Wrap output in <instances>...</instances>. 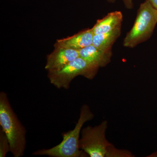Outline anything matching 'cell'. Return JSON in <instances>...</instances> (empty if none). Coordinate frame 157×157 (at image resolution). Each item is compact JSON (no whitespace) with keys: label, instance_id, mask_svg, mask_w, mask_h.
Here are the masks:
<instances>
[{"label":"cell","instance_id":"cell-1","mask_svg":"<svg viewBox=\"0 0 157 157\" xmlns=\"http://www.w3.org/2000/svg\"><path fill=\"white\" fill-rule=\"evenodd\" d=\"M0 126L9 139L12 155L23 156L26 147L27 131L11 107L7 94L3 91L0 92Z\"/></svg>","mask_w":157,"mask_h":157},{"label":"cell","instance_id":"cell-2","mask_svg":"<svg viewBox=\"0 0 157 157\" xmlns=\"http://www.w3.org/2000/svg\"><path fill=\"white\" fill-rule=\"evenodd\" d=\"M94 117V115L89 106L83 104L80 109L79 118L76 125L73 130L62 134L63 139L60 143L51 148L38 150L33 152V155L50 157L86 156L87 154L79 149V140L84 124Z\"/></svg>","mask_w":157,"mask_h":157},{"label":"cell","instance_id":"cell-3","mask_svg":"<svg viewBox=\"0 0 157 157\" xmlns=\"http://www.w3.org/2000/svg\"><path fill=\"white\" fill-rule=\"evenodd\" d=\"M157 23V10L149 0L140 4L131 29L124 38L123 45L133 48L149 39Z\"/></svg>","mask_w":157,"mask_h":157},{"label":"cell","instance_id":"cell-4","mask_svg":"<svg viewBox=\"0 0 157 157\" xmlns=\"http://www.w3.org/2000/svg\"><path fill=\"white\" fill-rule=\"evenodd\" d=\"M108 127L107 121L92 127L82 128L79 140V149L90 157H107L113 144L106 137Z\"/></svg>","mask_w":157,"mask_h":157},{"label":"cell","instance_id":"cell-5","mask_svg":"<svg viewBox=\"0 0 157 157\" xmlns=\"http://www.w3.org/2000/svg\"><path fill=\"white\" fill-rule=\"evenodd\" d=\"M99 68L80 57L70 62L59 71L48 72L50 83L57 88L69 89L71 82L77 76H84L88 79L94 78Z\"/></svg>","mask_w":157,"mask_h":157},{"label":"cell","instance_id":"cell-6","mask_svg":"<svg viewBox=\"0 0 157 157\" xmlns=\"http://www.w3.org/2000/svg\"><path fill=\"white\" fill-rule=\"evenodd\" d=\"M55 49L47 57L45 69L48 72L59 71L79 57L78 50L54 45Z\"/></svg>","mask_w":157,"mask_h":157},{"label":"cell","instance_id":"cell-7","mask_svg":"<svg viewBox=\"0 0 157 157\" xmlns=\"http://www.w3.org/2000/svg\"><path fill=\"white\" fill-rule=\"evenodd\" d=\"M94 36L92 29H87L71 36L58 39L55 45L78 51L91 45Z\"/></svg>","mask_w":157,"mask_h":157},{"label":"cell","instance_id":"cell-8","mask_svg":"<svg viewBox=\"0 0 157 157\" xmlns=\"http://www.w3.org/2000/svg\"><path fill=\"white\" fill-rule=\"evenodd\" d=\"M80 57L98 68L104 67L111 62L112 50L104 51L98 49L92 44L78 50Z\"/></svg>","mask_w":157,"mask_h":157},{"label":"cell","instance_id":"cell-9","mask_svg":"<svg viewBox=\"0 0 157 157\" xmlns=\"http://www.w3.org/2000/svg\"><path fill=\"white\" fill-rule=\"evenodd\" d=\"M123 14L121 11L109 12L107 15L97 21L92 28L94 35L111 32L121 26Z\"/></svg>","mask_w":157,"mask_h":157},{"label":"cell","instance_id":"cell-10","mask_svg":"<svg viewBox=\"0 0 157 157\" xmlns=\"http://www.w3.org/2000/svg\"><path fill=\"white\" fill-rule=\"evenodd\" d=\"M121 33V26L118 27L111 32L94 35L92 45L101 50H112L113 45Z\"/></svg>","mask_w":157,"mask_h":157},{"label":"cell","instance_id":"cell-11","mask_svg":"<svg viewBox=\"0 0 157 157\" xmlns=\"http://www.w3.org/2000/svg\"><path fill=\"white\" fill-rule=\"evenodd\" d=\"M10 143L8 137L2 129H0V157H6L10 152Z\"/></svg>","mask_w":157,"mask_h":157},{"label":"cell","instance_id":"cell-12","mask_svg":"<svg viewBox=\"0 0 157 157\" xmlns=\"http://www.w3.org/2000/svg\"><path fill=\"white\" fill-rule=\"evenodd\" d=\"M131 152L126 150L117 148L113 144L109 149L107 157H134Z\"/></svg>","mask_w":157,"mask_h":157},{"label":"cell","instance_id":"cell-13","mask_svg":"<svg viewBox=\"0 0 157 157\" xmlns=\"http://www.w3.org/2000/svg\"><path fill=\"white\" fill-rule=\"evenodd\" d=\"M124 5L127 9H131L133 8V0H122Z\"/></svg>","mask_w":157,"mask_h":157},{"label":"cell","instance_id":"cell-14","mask_svg":"<svg viewBox=\"0 0 157 157\" xmlns=\"http://www.w3.org/2000/svg\"><path fill=\"white\" fill-rule=\"evenodd\" d=\"M152 6L157 10V0H149Z\"/></svg>","mask_w":157,"mask_h":157},{"label":"cell","instance_id":"cell-15","mask_svg":"<svg viewBox=\"0 0 157 157\" xmlns=\"http://www.w3.org/2000/svg\"><path fill=\"white\" fill-rule=\"evenodd\" d=\"M148 157H157V151L153 153L152 154L148 156Z\"/></svg>","mask_w":157,"mask_h":157},{"label":"cell","instance_id":"cell-16","mask_svg":"<svg viewBox=\"0 0 157 157\" xmlns=\"http://www.w3.org/2000/svg\"><path fill=\"white\" fill-rule=\"evenodd\" d=\"M107 1H108V2H109L113 3L115 2V0H107Z\"/></svg>","mask_w":157,"mask_h":157}]
</instances>
